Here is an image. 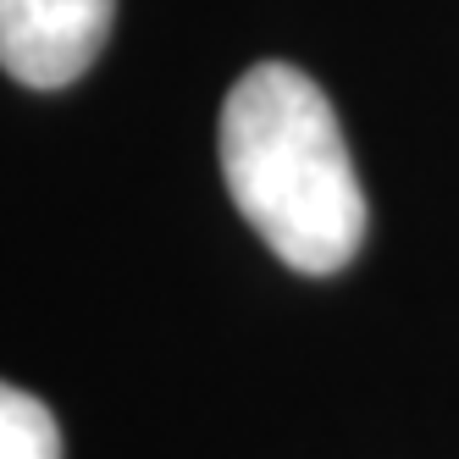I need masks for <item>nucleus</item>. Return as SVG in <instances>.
I'll return each instance as SVG.
<instances>
[{"label": "nucleus", "instance_id": "f03ea898", "mask_svg": "<svg viewBox=\"0 0 459 459\" xmlns=\"http://www.w3.org/2000/svg\"><path fill=\"white\" fill-rule=\"evenodd\" d=\"M117 0H0V67L28 89H67L106 50Z\"/></svg>", "mask_w": 459, "mask_h": 459}, {"label": "nucleus", "instance_id": "7ed1b4c3", "mask_svg": "<svg viewBox=\"0 0 459 459\" xmlns=\"http://www.w3.org/2000/svg\"><path fill=\"white\" fill-rule=\"evenodd\" d=\"M0 459H61L56 415L12 382H0Z\"/></svg>", "mask_w": 459, "mask_h": 459}, {"label": "nucleus", "instance_id": "f257e3e1", "mask_svg": "<svg viewBox=\"0 0 459 459\" xmlns=\"http://www.w3.org/2000/svg\"><path fill=\"white\" fill-rule=\"evenodd\" d=\"M221 183L282 266L333 277L366 244V194L326 89L260 61L221 100Z\"/></svg>", "mask_w": 459, "mask_h": 459}]
</instances>
